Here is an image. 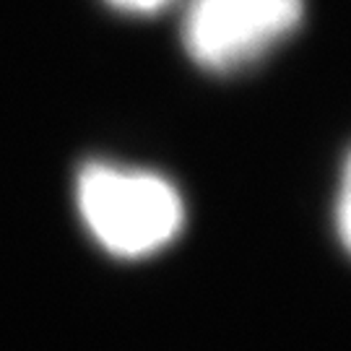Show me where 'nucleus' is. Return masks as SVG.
I'll return each instance as SVG.
<instances>
[{"mask_svg": "<svg viewBox=\"0 0 351 351\" xmlns=\"http://www.w3.org/2000/svg\"><path fill=\"white\" fill-rule=\"evenodd\" d=\"M302 13L304 0H190L185 50L206 71H239L287 39Z\"/></svg>", "mask_w": 351, "mask_h": 351, "instance_id": "obj_2", "label": "nucleus"}, {"mask_svg": "<svg viewBox=\"0 0 351 351\" xmlns=\"http://www.w3.org/2000/svg\"><path fill=\"white\" fill-rule=\"evenodd\" d=\"M107 3L114 5L117 11L146 16V13H156V11H162V8H167L172 0H107Z\"/></svg>", "mask_w": 351, "mask_h": 351, "instance_id": "obj_4", "label": "nucleus"}, {"mask_svg": "<svg viewBox=\"0 0 351 351\" xmlns=\"http://www.w3.org/2000/svg\"><path fill=\"white\" fill-rule=\"evenodd\" d=\"M336 226H339L343 247L351 252V156L346 159L343 177H341V193L339 203H336Z\"/></svg>", "mask_w": 351, "mask_h": 351, "instance_id": "obj_3", "label": "nucleus"}, {"mask_svg": "<svg viewBox=\"0 0 351 351\" xmlns=\"http://www.w3.org/2000/svg\"><path fill=\"white\" fill-rule=\"evenodd\" d=\"M78 211L86 229L117 258H146L167 247L185 221L169 180L146 169L94 162L78 175Z\"/></svg>", "mask_w": 351, "mask_h": 351, "instance_id": "obj_1", "label": "nucleus"}]
</instances>
